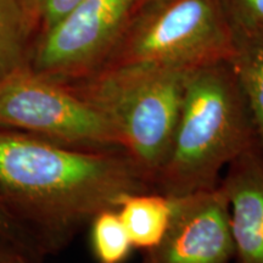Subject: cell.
<instances>
[{"label": "cell", "mask_w": 263, "mask_h": 263, "mask_svg": "<svg viewBox=\"0 0 263 263\" xmlns=\"http://www.w3.org/2000/svg\"><path fill=\"white\" fill-rule=\"evenodd\" d=\"M153 185L124 150H88L0 127V192L48 256L94 217Z\"/></svg>", "instance_id": "obj_1"}, {"label": "cell", "mask_w": 263, "mask_h": 263, "mask_svg": "<svg viewBox=\"0 0 263 263\" xmlns=\"http://www.w3.org/2000/svg\"><path fill=\"white\" fill-rule=\"evenodd\" d=\"M258 143L254 120L228 62L190 70L172 146L154 192L182 197L215 189L222 170Z\"/></svg>", "instance_id": "obj_2"}, {"label": "cell", "mask_w": 263, "mask_h": 263, "mask_svg": "<svg viewBox=\"0 0 263 263\" xmlns=\"http://www.w3.org/2000/svg\"><path fill=\"white\" fill-rule=\"evenodd\" d=\"M186 72L153 64L114 65L66 84L116 128L123 150L153 190L172 146Z\"/></svg>", "instance_id": "obj_3"}, {"label": "cell", "mask_w": 263, "mask_h": 263, "mask_svg": "<svg viewBox=\"0 0 263 263\" xmlns=\"http://www.w3.org/2000/svg\"><path fill=\"white\" fill-rule=\"evenodd\" d=\"M233 43L221 0H150L105 67L153 64L190 71L228 61Z\"/></svg>", "instance_id": "obj_4"}, {"label": "cell", "mask_w": 263, "mask_h": 263, "mask_svg": "<svg viewBox=\"0 0 263 263\" xmlns=\"http://www.w3.org/2000/svg\"><path fill=\"white\" fill-rule=\"evenodd\" d=\"M0 127L78 149L123 150L116 128L100 111L28 64L0 78Z\"/></svg>", "instance_id": "obj_5"}, {"label": "cell", "mask_w": 263, "mask_h": 263, "mask_svg": "<svg viewBox=\"0 0 263 263\" xmlns=\"http://www.w3.org/2000/svg\"><path fill=\"white\" fill-rule=\"evenodd\" d=\"M138 2L82 0L35 39L28 66L64 84L101 71L116 51Z\"/></svg>", "instance_id": "obj_6"}, {"label": "cell", "mask_w": 263, "mask_h": 263, "mask_svg": "<svg viewBox=\"0 0 263 263\" xmlns=\"http://www.w3.org/2000/svg\"><path fill=\"white\" fill-rule=\"evenodd\" d=\"M173 199L168 229L159 244L144 251L140 263H230L234 245L221 185Z\"/></svg>", "instance_id": "obj_7"}, {"label": "cell", "mask_w": 263, "mask_h": 263, "mask_svg": "<svg viewBox=\"0 0 263 263\" xmlns=\"http://www.w3.org/2000/svg\"><path fill=\"white\" fill-rule=\"evenodd\" d=\"M219 185L229 206L236 263H263V147H249L227 166Z\"/></svg>", "instance_id": "obj_8"}, {"label": "cell", "mask_w": 263, "mask_h": 263, "mask_svg": "<svg viewBox=\"0 0 263 263\" xmlns=\"http://www.w3.org/2000/svg\"><path fill=\"white\" fill-rule=\"evenodd\" d=\"M227 61L234 73L263 147V26L239 22Z\"/></svg>", "instance_id": "obj_9"}, {"label": "cell", "mask_w": 263, "mask_h": 263, "mask_svg": "<svg viewBox=\"0 0 263 263\" xmlns=\"http://www.w3.org/2000/svg\"><path fill=\"white\" fill-rule=\"evenodd\" d=\"M174 199L154 192L123 196L117 211L134 249L146 251L160 242L172 221Z\"/></svg>", "instance_id": "obj_10"}, {"label": "cell", "mask_w": 263, "mask_h": 263, "mask_svg": "<svg viewBox=\"0 0 263 263\" xmlns=\"http://www.w3.org/2000/svg\"><path fill=\"white\" fill-rule=\"evenodd\" d=\"M32 37L18 0H0V78L28 64Z\"/></svg>", "instance_id": "obj_11"}, {"label": "cell", "mask_w": 263, "mask_h": 263, "mask_svg": "<svg viewBox=\"0 0 263 263\" xmlns=\"http://www.w3.org/2000/svg\"><path fill=\"white\" fill-rule=\"evenodd\" d=\"M91 251L98 263H124L133 245L117 209L104 210L90 223Z\"/></svg>", "instance_id": "obj_12"}, {"label": "cell", "mask_w": 263, "mask_h": 263, "mask_svg": "<svg viewBox=\"0 0 263 263\" xmlns=\"http://www.w3.org/2000/svg\"><path fill=\"white\" fill-rule=\"evenodd\" d=\"M0 241L27 263H42L48 257L41 240L0 192Z\"/></svg>", "instance_id": "obj_13"}, {"label": "cell", "mask_w": 263, "mask_h": 263, "mask_svg": "<svg viewBox=\"0 0 263 263\" xmlns=\"http://www.w3.org/2000/svg\"><path fill=\"white\" fill-rule=\"evenodd\" d=\"M32 34L47 32L82 0H18Z\"/></svg>", "instance_id": "obj_14"}, {"label": "cell", "mask_w": 263, "mask_h": 263, "mask_svg": "<svg viewBox=\"0 0 263 263\" xmlns=\"http://www.w3.org/2000/svg\"><path fill=\"white\" fill-rule=\"evenodd\" d=\"M242 21L263 26V0H238Z\"/></svg>", "instance_id": "obj_15"}, {"label": "cell", "mask_w": 263, "mask_h": 263, "mask_svg": "<svg viewBox=\"0 0 263 263\" xmlns=\"http://www.w3.org/2000/svg\"><path fill=\"white\" fill-rule=\"evenodd\" d=\"M0 263H27V262H26L18 254H16L15 251H12L11 249H8L4 254H3L2 258H0Z\"/></svg>", "instance_id": "obj_16"}, {"label": "cell", "mask_w": 263, "mask_h": 263, "mask_svg": "<svg viewBox=\"0 0 263 263\" xmlns=\"http://www.w3.org/2000/svg\"><path fill=\"white\" fill-rule=\"evenodd\" d=\"M8 249H10V248H8V246H6L3 241H0V258H2L3 254H4V252H5Z\"/></svg>", "instance_id": "obj_17"}]
</instances>
